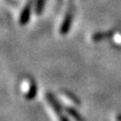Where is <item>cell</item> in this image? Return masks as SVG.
<instances>
[{"label":"cell","mask_w":121,"mask_h":121,"mask_svg":"<svg viewBox=\"0 0 121 121\" xmlns=\"http://www.w3.org/2000/svg\"><path fill=\"white\" fill-rule=\"evenodd\" d=\"M47 98H48V100H49V103L51 104V106L52 107V109H53V111L56 112V114L58 115V118H59V120L60 121H69L62 113H61V112H62V110H61V106L59 105V103L56 101V99L51 95V94H48L47 95Z\"/></svg>","instance_id":"1"},{"label":"cell","mask_w":121,"mask_h":121,"mask_svg":"<svg viewBox=\"0 0 121 121\" xmlns=\"http://www.w3.org/2000/svg\"><path fill=\"white\" fill-rule=\"evenodd\" d=\"M72 20H73V13H72V11H69L66 13L64 20L61 24V27H60V34L61 35H66L68 33V31L71 28Z\"/></svg>","instance_id":"2"},{"label":"cell","mask_w":121,"mask_h":121,"mask_svg":"<svg viewBox=\"0 0 121 121\" xmlns=\"http://www.w3.org/2000/svg\"><path fill=\"white\" fill-rule=\"evenodd\" d=\"M31 5H32V1L31 0H28L25 8L23 9V11H22V13L20 14L19 23L21 25H25L30 19V14H31Z\"/></svg>","instance_id":"3"},{"label":"cell","mask_w":121,"mask_h":121,"mask_svg":"<svg viewBox=\"0 0 121 121\" xmlns=\"http://www.w3.org/2000/svg\"><path fill=\"white\" fill-rule=\"evenodd\" d=\"M36 94V87L33 80H29V91L26 93L27 99H33Z\"/></svg>","instance_id":"4"},{"label":"cell","mask_w":121,"mask_h":121,"mask_svg":"<svg viewBox=\"0 0 121 121\" xmlns=\"http://www.w3.org/2000/svg\"><path fill=\"white\" fill-rule=\"evenodd\" d=\"M66 110H67V112H68L76 121H84V119L82 118V116H81L76 111H74L73 109H72V108H67Z\"/></svg>","instance_id":"5"}]
</instances>
